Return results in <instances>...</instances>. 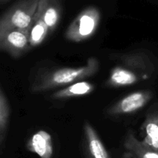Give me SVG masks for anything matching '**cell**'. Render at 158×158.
Masks as SVG:
<instances>
[{"mask_svg":"<svg viewBox=\"0 0 158 158\" xmlns=\"http://www.w3.org/2000/svg\"><path fill=\"white\" fill-rule=\"evenodd\" d=\"M152 91L144 89L133 92L117 101L109 110L108 114L111 116L131 114L144 107L152 99Z\"/></svg>","mask_w":158,"mask_h":158,"instance_id":"4","label":"cell"},{"mask_svg":"<svg viewBox=\"0 0 158 158\" xmlns=\"http://www.w3.org/2000/svg\"><path fill=\"white\" fill-rule=\"evenodd\" d=\"M26 148L31 153L37 154L40 158H52L53 146L51 135L45 131H39L28 140Z\"/></svg>","mask_w":158,"mask_h":158,"instance_id":"11","label":"cell"},{"mask_svg":"<svg viewBox=\"0 0 158 158\" xmlns=\"http://www.w3.org/2000/svg\"><path fill=\"white\" fill-rule=\"evenodd\" d=\"M101 14L98 8L88 6L82 10L69 24L65 32L66 40L80 43L89 40L100 26Z\"/></svg>","mask_w":158,"mask_h":158,"instance_id":"3","label":"cell"},{"mask_svg":"<svg viewBox=\"0 0 158 158\" xmlns=\"http://www.w3.org/2000/svg\"><path fill=\"white\" fill-rule=\"evenodd\" d=\"M46 23L37 14H35L29 32V42L32 47L40 46L44 42L49 33Z\"/></svg>","mask_w":158,"mask_h":158,"instance_id":"14","label":"cell"},{"mask_svg":"<svg viewBox=\"0 0 158 158\" xmlns=\"http://www.w3.org/2000/svg\"><path fill=\"white\" fill-rule=\"evenodd\" d=\"M120 64L140 74L148 80L154 71V66L149 57L142 52H130L120 56Z\"/></svg>","mask_w":158,"mask_h":158,"instance_id":"7","label":"cell"},{"mask_svg":"<svg viewBox=\"0 0 158 158\" xmlns=\"http://www.w3.org/2000/svg\"><path fill=\"white\" fill-rule=\"evenodd\" d=\"M94 89L95 86L93 83L87 81H79L59 89L56 92L53 93L51 97L54 100H64L72 97H79L91 94Z\"/></svg>","mask_w":158,"mask_h":158,"instance_id":"13","label":"cell"},{"mask_svg":"<svg viewBox=\"0 0 158 158\" xmlns=\"http://www.w3.org/2000/svg\"><path fill=\"white\" fill-rule=\"evenodd\" d=\"M10 118V106L3 89H0V145L2 151Z\"/></svg>","mask_w":158,"mask_h":158,"instance_id":"15","label":"cell"},{"mask_svg":"<svg viewBox=\"0 0 158 158\" xmlns=\"http://www.w3.org/2000/svg\"><path fill=\"white\" fill-rule=\"evenodd\" d=\"M99 69L100 61L95 57H90L83 66L59 68L44 72L40 73L33 82L32 91L42 93L55 88L66 87L95 75Z\"/></svg>","mask_w":158,"mask_h":158,"instance_id":"1","label":"cell"},{"mask_svg":"<svg viewBox=\"0 0 158 158\" xmlns=\"http://www.w3.org/2000/svg\"><path fill=\"white\" fill-rule=\"evenodd\" d=\"M124 148L134 158H158V153L150 148L145 142L140 140L131 131L124 140Z\"/></svg>","mask_w":158,"mask_h":158,"instance_id":"12","label":"cell"},{"mask_svg":"<svg viewBox=\"0 0 158 158\" xmlns=\"http://www.w3.org/2000/svg\"><path fill=\"white\" fill-rule=\"evenodd\" d=\"M29 35L23 31L12 29L0 34V49L13 58H19L30 50Z\"/></svg>","mask_w":158,"mask_h":158,"instance_id":"5","label":"cell"},{"mask_svg":"<svg viewBox=\"0 0 158 158\" xmlns=\"http://www.w3.org/2000/svg\"><path fill=\"white\" fill-rule=\"evenodd\" d=\"M9 1H10V0H0V2H1V4H5Z\"/></svg>","mask_w":158,"mask_h":158,"instance_id":"17","label":"cell"},{"mask_svg":"<svg viewBox=\"0 0 158 158\" xmlns=\"http://www.w3.org/2000/svg\"><path fill=\"white\" fill-rule=\"evenodd\" d=\"M40 0H18L2 15L0 34L12 29L23 31L29 35Z\"/></svg>","mask_w":158,"mask_h":158,"instance_id":"2","label":"cell"},{"mask_svg":"<svg viewBox=\"0 0 158 158\" xmlns=\"http://www.w3.org/2000/svg\"><path fill=\"white\" fill-rule=\"evenodd\" d=\"M83 146L86 158H111L94 127L85 122L83 126Z\"/></svg>","mask_w":158,"mask_h":158,"instance_id":"6","label":"cell"},{"mask_svg":"<svg viewBox=\"0 0 158 158\" xmlns=\"http://www.w3.org/2000/svg\"><path fill=\"white\" fill-rule=\"evenodd\" d=\"M35 14L44 21L49 29L53 32L61 19L62 7L58 0H40Z\"/></svg>","mask_w":158,"mask_h":158,"instance_id":"10","label":"cell"},{"mask_svg":"<svg viewBox=\"0 0 158 158\" xmlns=\"http://www.w3.org/2000/svg\"><path fill=\"white\" fill-rule=\"evenodd\" d=\"M143 141L158 153V105L153 106L147 114L140 127Z\"/></svg>","mask_w":158,"mask_h":158,"instance_id":"9","label":"cell"},{"mask_svg":"<svg viewBox=\"0 0 158 158\" xmlns=\"http://www.w3.org/2000/svg\"><path fill=\"white\" fill-rule=\"evenodd\" d=\"M122 158H134V157H133V156L131 155L130 153L127 152V151H126V152L123 153V156H122Z\"/></svg>","mask_w":158,"mask_h":158,"instance_id":"16","label":"cell"},{"mask_svg":"<svg viewBox=\"0 0 158 158\" xmlns=\"http://www.w3.org/2000/svg\"><path fill=\"white\" fill-rule=\"evenodd\" d=\"M145 80L140 74L122 64L114 66L106 80V85L110 87H125L133 86Z\"/></svg>","mask_w":158,"mask_h":158,"instance_id":"8","label":"cell"}]
</instances>
